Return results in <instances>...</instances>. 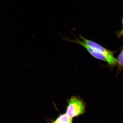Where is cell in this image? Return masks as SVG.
Masks as SVG:
<instances>
[{
	"label": "cell",
	"mask_w": 123,
	"mask_h": 123,
	"mask_svg": "<svg viewBox=\"0 0 123 123\" xmlns=\"http://www.w3.org/2000/svg\"><path fill=\"white\" fill-rule=\"evenodd\" d=\"M55 123V121H54V122L53 123Z\"/></svg>",
	"instance_id": "9c48e42d"
},
{
	"label": "cell",
	"mask_w": 123,
	"mask_h": 123,
	"mask_svg": "<svg viewBox=\"0 0 123 123\" xmlns=\"http://www.w3.org/2000/svg\"><path fill=\"white\" fill-rule=\"evenodd\" d=\"M69 123H72V120L70 121V122Z\"/></svg>",
	"instance_id": "52a82bcc"
},
{
	"label": "cell",
	"mask_w": 123,
	"mask_h": 123,
	"mask_svg": "<svg viewBox=\"0 0 123 123\" xmlns=\"http://www.w3.org/2000/svg\"><path fill=\"white\" fill-rule=\"evenodd\" d=\"M72 119H70L66 114L61 115L55 121L56 123H69Z\"/></svg>",
	"instance_id": "277c9868"
},
{
	"label": "cell",
	"mask_w": 123,
	"mask_h": 123,
	"mask_svg": "<svg viewBox=\"0 0 123 123\" xmlns=\"http://www.w3.org/2000/svg\"><path fill=\"white\" fill-rule=\"evenodd\" d=\"M121 35H123V30H122V31H121Z\"/></svg>",
	"instance_id": "8992f818"
},
{
	"label": "cell",
	"mask_w": 123,
	"mask_h": 123,
	"mask_svg": "<svg viewBox=\"0 0 123 123\" xmlns=\"http://www.w3.org/2000/svg\"><path fill=\"white\" fill-rule=\"evenodd\" d=\"M67 40V41H69L76 43L79 44L83 46L94 57L96 58V59L107 62L106 59L104 55L90 47L83 41H81L79 38H76L73 40L69 39H68Z\"/></svg>",
	"instance_id": "3957f363"
},
{
	"label": "cell",
	"mask_w": 123,
	"mask_h": 123,
	"mask_svg": "<svg viewBox=\"0 0 123 123\" xmlns=\"http://www.w3.org/2000/svg\"><path fill=\"white\" fill-rule=\"evenodd\" d=\"M80 37L90 47L104 55L106 59L107 62L109 64L114 65L117 62V61L113 56L112 52L97 43L84 37L82 35H80Z\"/></svg>",
	"instance_id": "7a4b0ae2"
},
{
	"label": "cell",
	"mask_w": 123,
	"mask_h": 123,
	"mask_svg": "<svg viewBox=\"0 0 123 123\" xmlns=\"http://www.w3.org/2000/svg\"><path fill=\"white\" fill-rule=\"evenodd\" d=\"M118 62L120 65L123 67V50L118 56Z\"/></svg>",
	"instance_id": "5b68a950"
},
{
	"label": "cell",
	"mask_w": 123,
	"mask_h": 123,
	"mask_svg": "<svg viewBox=\"0 0 123 123\" xmlns=\"http://www.w3.org/2000/svg\"><path fill=\"white\" fill-rule=\"evenodd\" d=\"M85 105L82 101L73 97L68 102L66 114L70 119L83 114L84 113Z\"/></svg>",
	"instance_id": "6da1fadb"
},
{
	"label": "cell",
	"mask_w": 123,
	"mask_h": 123,
	"mask_svg": "<svg viewBox=\"0 0 123 123\" xmlns=\"http://www.w3.org/2000/svg\"></svg>",
	"instance_id": "ba28073f"
}]
</instances>
